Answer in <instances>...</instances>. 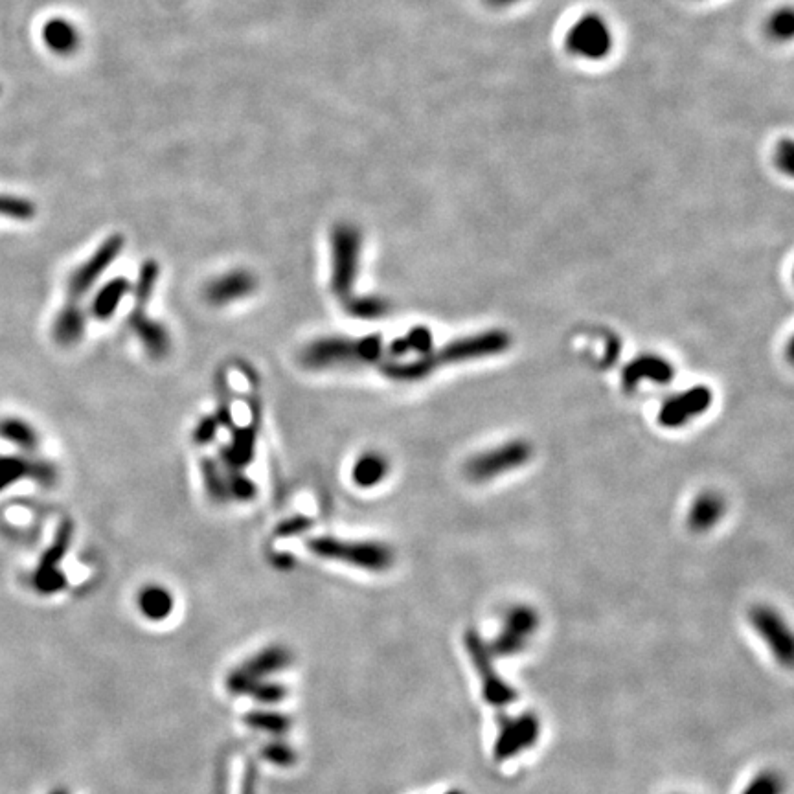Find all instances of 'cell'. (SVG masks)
<instances>
[{
  "label": "cell",
  "instance_id": "cell-1",
  "mask_svg": "<svg viewBox=\"0 0 794 794\" xmlns=\"http://www.w3.org/2000/svg\"><path fill=\"white\" fill-rule=\"evenodd\" d=\"M385 353V341L379 335L361 339L326 337L318 339L300 353V363L309 370H328L342 364H372Z\"/></svg>",
  "mask_w": 794,
  "mask_h": 794
},
{
  "label": "cell",
  "instance_id": "cell-2",
  "mask_svg": "<svg viewBox=\"0 0 794 794\" xmlns=\"http://www.w3.org/2000/svg\"><path fill=\"white\" fill-rule=\"evenodd\" d=\"M361 250L363 234L359 228L350 223L335 225L331 230V289L344 302L353 296L361 269Z\"/></svg>",
  "mask_w": 794,
  "mask_h": 794
},
{
  "label": "cell",
  "instance_id": "cell-3",
  "mask_svg": "<svg viewBox=\"0 0 794 794\" xmlns=\"http://www.w3.org/2000/svg\"><path fill=\"white\" fill-rule=\"evenodd\" d=\"M565 48L576 59L603 61L613 52V26L600 13H585L568 28Z\"/></svg>",
  "mask_w": 794,
  "mask_h": 794
},
{
  "label": "cell",
  "instance_id": "cell-4",
  "mask_svg": "<svg viewBox=\"0 0 794 794\" xmlns=\"http://www.w3.org/2000/svg\"><path fill=\"white\" fill-rule=\"evenodd\" d=\"M307 546L317 556L344 561L355 567L375 570V572L386 570L394 563V552L383 543H374V541L350 543L335 537H317L311 539Z\"/></svg>",
  "mask_w": 794,
  "mask_h": 794
},
{
  "label": "cell",
  "instance_id": "cell-5",
  "mask_svg": "<svg viewBox=\"0 0 794 794\" xmlns=\"http://www.w3.org/2000/svg\"><path fill=\"white\" fill-rule=\"evenodd\" d=\"M532 454H534L532 443L526 440H511L471 458L466 464V475L475 482H486L524 466L526 462H530Z\"/></svg>",
  "mask_w": 794,
  "mask_h": 794
},
{
  "label": "cell",
  "instance_id": "cell-6",
  "mask_svg": "<svg viewBox=\"0 0 794 794\" xmlns=\"http://www.w3.org/2000/svg\"><path fill=\"white\" fill-rule=\"evenodd\" d=\"M511 346V335L504 329H488L477 335H469L462 339H454L442 346L440 361L442 366L449 364L467 363V361H477L484 357H493L506 352Z\"/></svg>",
  "mask_w": 794,
  "mask_h": 794
},
{
  "label": "cell",
  "instance_id": "cell-7",
  "mask_svg": "<svg viewBox=\"0 0 794 794\" xmlns=\"http://www.w3.org/2000/svg\"><path fill=\"white\" fill-rule=\"evenodd\" d=\"M466 646L469 655L473 658L480 684H482L484 699L493 706H506V704L517 701V692L502 679V675H499V671L495 668V662H493L491 649L484 646V642L478 638L475 631H467Z\"/></svg>",
  "mask_w": 794,
  "mask_h": 794
},
{
  "label": "cell",
  "instance_id": "cell-8",
  "mask_svg": "<svg viewBox=\"0 0 794 794\" xmlns=\"http://www.w3.org/2000/svg\"><path fill=\"white\" fill-rule=\"evenodd\" d=\"M124 243L125 239L122 234H113L111 238L103 241L89 260L81 263L80 267L70 274L69 285H67L69 302L80 304L81 298L91 291L92 285L98 282V278L120 256V252L124 249Z\"/></svg>",
  "mask_w": 794,
  "mask_h": 794
},
{
  "label": "cell",
  "instance_id": "cell-9",
  "mask_svg": "<svg viewBox=\"0 0 794 794\" xmlns=\"http://www.w3.org/2000/svg\"><path fill=\"white\" fill-rule=\"evenodd\" d=\"M537 627H539V614L535 609L528 605L511 607L504 616V622L493 642V647L489 649L504 657L519 655L534 638Z\"/></svg>",
  "mask_w": 794,
  "mask_h": 794
},
{
  "label": "cell",
  "instance_id": "cell-10",
  "mask_svg": "<svg viewBox=\"0 0 794 794\" xmlns=\"http://www.w3.org/2000/svg\"><path fill=\"white\" fill-rule=\"evenodd\" d=\"M750 622L756 633L771 649L774 658L789 668L793 662V635L789 625L785 624L782 614L774 611L769 605L754 607L750 613Z\"/></svg>",
  "mask_w": 794,
  "mask_h": 794
},
{
  "label": "cell",
  "instance_id": "cell-11",
  "mask_svg": "<svg viewBox=\"0 0 794 794\" xmlns=\"http://www.w3.org/2000/svg\"><path fill=\"white\" fill-rule=\"evenodd\" d=\"M712 401L714 394L708 386L688 388L662 403V407L658 410V423L666 429H679L710 409Z\"/></svg>",
  "mask_w": 794,
  "mask_h": 794
},
{
  "label": "cell",
  "instance_id": "cell-12",
  "mask_svg": "<svg viewBox=\"0 0 794 794\" xmlns=\"http://www.w3.org/2000/svg\"><path fill=\"white\" fill-rule=\"evenodd\" d=\"M541 734L539 719L532 714L519 715V717H506L500 723L499 734L495 741V758L506 761L519 756L522 752L532 749Z\"/></svg>",
  "mask_w": 794,
  "mask_h": 794
},
{
  "label": "cell",
  "instance_id": "cell-13",
  "mask_svg": "<svg viewBox=\"0 0 794 794\" xmlns=\"http://www.w3.org/2000/svg\"><path fill=\"white\" fill-rule=\"evenodd\" d=\"M258 289V280L249 271H230L214 278L206 285L205 298L212 306H227L252 296Z\"/></svg>",
  "mask_w": 794,
  "mask_h": 794
},
{
  "label": "cell",
  "instance_id": "cell-14",
  "mask_svg": "<svg viewBox=\"0 0 794 794\" xmlns=\"http://www.w3.org/2000/svg\"><path fill=\"white\" fill-rule=\"evenodd\" d=\"M129 326L135 331L140 344L151 359H164L171 350V337L168 329L159 320H153L146 313V307L137 306L129 315Z\"/></svg>",
  "mask_w": 794,
  "mask_h": 794
},
{
  "label": "cell",
  "instance_id": "cell-15",
  "mask_svg": "<svg viewBox=\"0 0 794 794\" xmlns=\"http://www.w3.org/2000/svg\"><path fill=\"white\" fill-rule=\"evenodd\" d=\"M673 377H675V368L668 359L647 353V355L636 357L635 361H631L625 366L622 381H624L625 390H636L640 381H644V379L655 381L657 385H668Z\"/></svg>",
  "mask_w": 794,
  "mask_h": 794
},
{
  "label": "cell",
  "instance_id": "cell-16",
  "mask_svg": "<svg viewBox=\"0 0 794 794\" xmlns=\"http://www.w3.org/2000/svg\"><path fill=\"white\" fill-rule=\"evenodd\" d=\"M21 478H34L43 486H52L57 480L56 467L48 462L26 458H0V489H6Z\"/></svg>",
  "mask_w": 794,
  "mask_h": 794
},
{
  "label": "cell",
  "instance_id": "cell-17",
  "mask_svg": "<svg viewBox=\"0 0 794 794\" xmlns=\"http://www.w3.org/2000/svg\"><path fill=\"white\" fill-rule=\"evenodd\" d=\"M726 511V502L715 491H704L697 499L693 500L688 511V528L695 534H703L712 530L717 522L723 519Z\"/></svg>",
  "mask_w": 794,
  "mask_h": 794
},
{
  "label": "cell",
  "instance_id": "cell-18",
  "mask_svg": "<svg viewBox=\"0 0 794 794\" xmlns=\"http://www.w3.org/2000/svg\"><path fill=\"white\" fill-rule=\"evenodd\" d=\"M85 333V315L80 304L67 302L59 311L54 324V339L61 346H74L83 339Z\"/></svg>",
  "mask_w": 794,
  "mask_h": 794
},
{
  "label": "cell",
  "instance_id": "cell-19",
  "mask_svg": "<svg viewBox=\"0 0 794 794\" xmlns=\"http://www.w3.org/2000/svg\"><path fill=\"white\" fill-rule=\"evenodd\" d=\"M390 471V464L381 453H364L353 464L352 480L357 488L370 489L381 484Z\"/></svg>",
  "mask_w": 794,
  "mask_h": 794
},
{
  "label": "cell",
  "instance_id": "cell-20",
  "mask_svg": "<svg viewBox=\"0 0 794 794\" xmlns=\"http://www.w3.org/2000/svg\"><path fill=\"white\" fill-rule=\"evenodd\" d=\"M133 285L127 278H113L111 282L103 285L98 291V295L92 300L91 311L94 318L98 320H109L116 313L118 306L122 304L125 296L131 293Z\"/></svg>",
  "mask_w": 794,
  "mask_h": 794
},
{
  "label": "cell",
  "instance_id": "cell-21",
  "mask_svg": "<svg viewBox=\"0 0 794 794\" xmlns=\"http://www.w3.org/2000/svg\"><path fill=\"white\" fill-rule=\"evenodd\" d=\"M43 41L45 45L59 56H69L78 50L80 34L74 24L65 19H50L43 26Z\"/></svg>",
  "mask_w": 794,
  "mask_h": 794
},
{
  "label": "cell",
  "instance_id": "cell-22",
  "mask_svg": "<svg viewBox=\"0 0 794 794\" xmlns=\"http://www.w3.org/2000/svg\"><path fill=\"white\" fill-rule=\"evenodd\" d=\"M254 445H256V429L245 427L234 432L232 443L225 447L223 462L227 464L230 471H241L243 467L249 466L254 458Z\"/></svg>",
  "mask_w": 794,
  "mask_h": 794
},
{
  "label": "cell",
  "instance_id": "cell-23",
  "mask_svg": "<svg viewBox=\"0 0 794 794\" xmlns=\"http://www.w3.org/2000/svg\"><path fill=\"white\" fill-rule=\"evenodd\" d=\"M432 346H434V342H432L431 329L425 328V326H416V328L410 329L407 335L390 342L388 353L392 357H405L409 353L425 355V353L431 352Z\"/></svg>",
  "mask_w": 794,
  "mask_h": 794
},
{
  "label": "cell",
  "instance_id": "cell-24",
  "mask_svg": "<svg viewBox=\"0 0 794 794\" xmlns=\"http://www.w3.org/2000/svg\"><path fill=\"white\" fill-rule=\"evenodd\" d=\"M201 473H203V482H205L208 497L216 502H227L230 499L228 475L223 471V467L219 466V462L206 458L201 462Z\"/></svg>",
  "mask_w": 794,
  "mask_h": 794
},
{
  "label": "cell",
  "instance_id": "cell-25",
  "mask_svg": "<svg viewBox=\"0 0 794 794\" xmlns=\"http://www.w3.org/2000/svg\"><path fill=\"white\" fill-rule=\"evenodd\" d=\"M348 315L361 320H374V318L385 317L390 311V306L385 298L379 296H350L346 302Z\"/></svg>",
  "mask_w": 794,
  "mask_h": 794
},
{
  "label": "cell",
  "instance_id": "cell-26",
  "mask_svg": "<svg viewBox=\"0 0 794 794\" xmlns=\"http://www.w3.org/2000/svg\"><path fill=\"white\" fill-rule=\"evenodd\" d=\"M0 436H4L6 440H10L26 451H35L39 445L37 432L32 429V425L21 420H6L4 423H0Z\"/></svg>",
  "mask_w": 794,
  "mask_h": 794
},
{
  "label": "cell",
  "instance_id": "cell-27",
  "mask_svg": "<svg viewBox=\"0 0 794 794\" xmlns=\"http://www.w3.org/2000/svg\"><path fill=\"white\" fill-rule=\"evenodd\" d=\"M160 267L157 261H144L140 273H138L137 284H135V302L137 306L146 307L153 296V291L159 282Z\"/></svg>",
  "mask_w": 794,
  "mask_h": 794
},
{
  "label": "cell",
  "instance_id": "cell-28",
  "mask_svg": "<svg viewBox=\"0 0 794 794\" xmlns=\"http://www.w3.org/2000/svg\"><path fill=\"white\" fill-rule=\"evenodd\" d=\"M140 607L149 616H164L171 609L170 594L160 587H148L140 596Z\"/></svg>",
  "mask_w": 794,
  "mask_h": 794
},
{
  "label": "cell",
  "instance_id": "cell-29",
  "mask_svg": "<svg viewBox=\"0 0 794 794\" xmlns=\"http://www.w3.org/2000/svg\"><path fill=\"white\" fill-rule=\"evenodd\" d=\"M0 216L26 221L35 216V206L23 197L0 195Z\"/></svg>",
  "mask_w": 794,
  "mask_h": 794
},
{
  "label": "cell",
  "instance_id": "cell-30",
  "mask_svg": "<svg viewBox=\"0 0 794 794\" xmlns=\"http://www.w3.org/2000/svg\"><path fill=\"white\" fill-rule=\"evenodd\" d=\"M794 32V15L791 8H780L769 19V34L776 41H789Z\"/></svg>",
  "mask_w": 794,
  "mask_h": 794
},
{
  "label": "cell",
  "instance_id": "cell-31",
  "mask_svg": "<svg viewBox=\"0 0 794 794\" xmlns=\"http://www.w3.org/2000/svg\"><path fill=\"white\" fill-rule=\"evenodd\" d=\"M228 495L239 502H249L256 497V484L243 471L228 473Z\"/></svg>",
  "mask_w": 794,
  "mask_h": 794
},
{
  "label": "cell",
  "instance_id": "cell-32",
  "mask_svg": "<svg viewBox=\"0 0 794 794\" xmlns=\"http://www.w3.org/2000/svg\"><path fill=\"white\" fill-rule=\"evenodd\" d=\"M782 791V778L776 772L763 771L752 778L741 794H782Z\"/></svg>",
  "mask_w": 794,
  "mask_h": 794
},
{
  "label": "cell",
  "instance_id": "cell-33",
  "mask_svg": "<svg viewBox=\"0 0 794 794\" xmlns=\"http://www.w3.org/2000/svg\"><path fill=\"white\" fill-rule=\"evenodd\" d=\"M774 162H776V166H778L785 175H791V173H793L794 148L793 142H791L789 138H785L783 142H780V146L776 148Z\"/></svg>",
  "mask_w": 794,
  "mask_h": 794
},
{
  "label": "cell",
  "instance_id": "cell-34",
  "mask_svg": "<svg viewBox=\"0 0 794 794\" xmlns=\"http://www.w3.org/2000/svg\"><path fill=\"white\" fill-rule=\"evenodd\" d=\"M311 526H313V522L309 521L307 517L295 515V517H291V519H287V521L282 522V524L278 526L276 534L284 535V537H289V535L304 534V532H307Z\"/></svg>",
  "mask_w": 794,
  "mask_h": 794
},
{
  "label": "cell",
  "instance_id": "cell-35",
  "mask_svg": "<svg viewBox=\"0 0 794 794\" xmlns=\"http://www.w3.org/2000/svg\"><path fill=\"white\" fill-rule=\"evenodd\" d=\"M217 429H219V421L214 418H205L193 432V440L199 445H206L216 438Z\"/></svg>",
  "mask_w": 794,
  "mask_h": 794
},
{
  "label": "cell",
  "instance_id": "cell-36",
  "mask_svg": "<svg viewBox=\"0 0 794 794\" xmlns=\"http://www.w3.org/2000/svg\"><path fill=\"white\" fill-rule=\"evenodd\" d=\"M486 2L493 8H510V6H515L521 0H486Z\"/></svg>",
  "mask_w": 794,
  "mask_h": 794
}]
</instances>
